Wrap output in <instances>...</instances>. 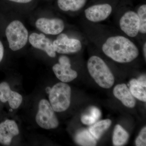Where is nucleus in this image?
Listing matches in <instances>:
<instances>
[{
    "label": "nucleus",
    "instance_id": "f257e3e1",
    "mask_svg": "<svg viewBox=\"0 0 146 146\" xmlns=\"http://www.w3.org/2000/svg\"><path fill=\"white\" fill-rule=\"evenodd\" d=\"M103 52L108 57L119 63H127L139 55L138 47L133 42L123 36L110 37L103 45Z\"/></svg>",
    "mask_w": 146,
    "mask_h": 146
},
{
    "label": "nucleus",
    "instance_id": "f03ea898",
    "mask_svg": "<svg viewBox=\"0 0 146 146\" xmlns=\"http://www.w3.org/2000/svg\"><path fill=\"white\" fill-rule=\"evenodd\" d=\"M87 68L89 74L99 86L104 89L111 88L115 83V77L110 69L101 58L93 56L89 58Z\"/></svg>",
    "mask_w": 146,
    "mask_h": 146
},
{
    "label": "nucleus",
    "instance_id": "7ed1b4c3",
    "mask_svg": "<svg viewBox=\"0 0 146 146\" xmlns=\"http://www.w3.org/2000/svg\"><path fill=\"white\" fill-rule=\"evenodd\" d=\"M50 103L55 112H64L71 103L70 86L65 82L56 84L48 89Z\"/></svg>",
    "mask_w": 146,
    "mask_h": 146
},
{
    "label": "nucleus",
    "instance_id": "20e7f679",
    "mask_svg": "<svg viewBox=\"0 0 146 146\" xmlns=\"http://www.w3.org/2000/svg\"><path fill=\"white\" fill-rule=\"evenodd\" d=\"M5 34L9 48L16 51L23 48L28 40L27 29L21 21H12L7 27Z\"/></svg>",
    "mask_w": 146,
    "mask_h": 146
},
{
    "label": "nucleus",
    "instance_id": "39448f33",
    "mask_svg": "<svg viewBox=\"0 0 146 146\" xmlns=\"http://www.w3.org/2000/svg\"><path fill=\"white\" fill-rule=\"evenodd\" d=\"M35 120L39 126L45 129H54L59 125L55 111L46 100L42 99L39 102Z\"/></svg>",
    "mask_w": 146,
    "mask_h": 146
},
{
    "label": "nucleus",
    "instance_id": "423d86ee",
    "mask_svg": "<svg viewBox=\"0 0 146 146\" xmlns=\"http://www.w3.org/2000/svg\"><path fill=\"white\" fill-rule=\"evenodd\" d=\"M56 52L62 54L75 53L79 52L82 45L78 39L69 38L66 34H60L53 42Z\"/></svg>",
    "mask_w": 146,
    "mask_h": 146
},
{
    "label": "nucleus",
    "instance_id": "0eeeda50",
    "mask_svg": "<svg viewBox=\"0 0 146 146\" xmlns=\"http://www.w3.org/2000/svg\"><path fill=\"white\" fill-rule=\"evenodd\" d=\"M120 28L127 36H137L139 32L140 21L137 13L132 11L125 12L119 21Z\"/></svg>",
    "mask_w": 146,
    "mask_h": 146
},
{
    "label": "nucleus",
    "instance_id": "6e6552de",
    "mask_svg": "<svg viewBox=\"0 0 146 146\" xmlns=\"http://www.w3.org/2000/svg\"><path fill=\"white\" fill-rule=\"evenodd\" d=\"M35 26L40 31L51 35L60 34L65 28L63 20L58 18H39L35 22Z\"/></svg>",
    "mask_w": 146,
    "mask_h": 146
},
{
    "label": "nucleus",
    "instance_id": "1a4fd4ad",
    "mask_svg": "<svg viewBox=\"0 0 146 146\" xmlns=\"http://www.w3.org/2000/svg\"><path fill=\"white\" fill-rule=\"evenodd\" d=\"M70 59L64 58L55 64L52 70L58 79L62 82L67 83L73 81L78 76V73L71 68Z\"/></svg>",
    "mask_w": 146,
    "mask_h": 146
},
{
    "label": "nucleus",
    "instance_id": "9d476101",
    "mask_svg": "<svg viewBox=\"0 0 146 146\" xmlns=\"http://www.w3.org/2000/svg\"><path fill=\"white\" fill-rule=\"evenodd\" d=\"M112 8L108 3L95 5L84 11L87 20L94 23H98L107 19L112 13Z\"/></svg>",
    "mask_w": 146,
    "mask_h": 146
},
{
    "label": "nucleus",
    "instance_id": "9b49d317",
    "mask_svg": "<svg viewBox=\"0 0 146 146\" xmlns=\"http://www.w3.org/2000/svg\"><path fill=\"white\" fill-rule=\"evenodd\" d=\"M23 100L21 94L11 90L8 83L3 82L0 83V101L2 102H8L11 108L16 109L21 106Z\"/></svg>",
    "mask_w": 146,
    "mask_h": 146
},
{
    "label": "nucleus",
    "instance_id": "f8f14e48",
    "mask_svg": "<svg viewBox=\"0 0 146 146\" xmlns=\"http://www.w3.org/2000/svg\"><path fill=\"white\" fill-rule=\"evenodd\" d=\"M29 42L33 47L45 52L48 56L54 58L56 52L52 41L43 34L33 33L29 38Z\"/></svg>",
    "mask_w": 146,
    "mask_h": 146
},
{
    "label": "nucleus",
    "instance_id": "ddd939ff",
    "mask_svg": "<svg viewBox=\"0 0 146 146\" xmlns=\"http://www.w3.org/2000/svg\"><path fill=\"white\" fill-rule=\"evenodd\" d=\"M19 132L17 124L13 120L7 119L0 123V144L9 145L13 137Z\"/></svg>",
    "mask_w": 146,
    "mask_h": 146
},
{
    "label": "nucleus",
    "instance_id": "4468645a",
    "mask_svg": "<svg viewBox=\"0 0 146 146\" xmlns=\"http://www.w3.org/2000/svg\"><path fill=\"white\" fill-rule=\"evenodd\" d=\"M113 94L125 106L129 108L135 107L136 100L131 93L129 89L125 84L116 85L113 90Z\"/></svg>",
    "mask_w": 146,
    "mask_h": 146
},
{
    "label": "nucleus",
    "instance_id": "2eb2a0df",
    "mask_svg": "<svg viewBox=\"0 0 146 146\" xmlns=\"http://www.w3.org/2000/svg\"><path fill=\"white\" fill-rule=\"evenodd\" d=\"M87 0H57L58 7L64 11H76L83 8Z\"/></svg>",
    "mask_w": 146,
    "mask_h": 146
},
{
    "label": "nucleus",
    "instance_id": "dca6fc26",
    "mask_svg": "<svg viewBox=\"0 0 146 146\" xmlns=\"http://www.w3.org/2000/svg\"><path fill=\"white\" fill-rule=\"evenodd\" d=\"M112 124V121L108 119L97 121L91 125L89 131L96 140H99Z\"/></svg>",
    "mask_w": 146,
    "mask_h": 146
},
{
    "label": "nucleus",
    "instance_id": "f3484780",
    "mask_svg": "<svg viewBox=\"0 0 146 146\" xmlns=\"http://www.w3.org/2000/svg\"><path fill=\"white\" fill-rule=\"evenodd\" d=\"M75 141L77 144L81 146H94L97 144L96 140L87 129H82L77 132Z\"/></svg>",
    "mask_w": 146,
    "mask_h": 146
},
{
    "label": "nucleus",
    "instance_id": "a211bd4d",
    "mask_svg": "<svg viewBox=\"0 0 146 146\" xmlns=\"http://www.w3.org/2000/svg\"><path fill=\"white\" fill-rule=\"evenodd\" d=\"M100 110L95 106H92L86 113L82 115L81 121L84 124L91 125L98 121L101 117Z\"/></svg>",
    "mask_w": 146,
    "mask_h": 146
},
{
    "label": "nucleus",
    "instance_id": "6ab92c4d",
    "mask_svg": "<svg viewBox=\"0 0 146 146\" xmlns=\"http://www.w3.org/2000/svg\"><path fill=\"white\" fill-rule=\"evenodd\" d=\"M128 133L120 125L115 127L113 132L112 142L114 146H121L125 144L128 140Z\"/></svg>",
    "mask_w": 146,
    "mask_h": 146
},
{
    "label": "nucleus",
    "instance_id": "aec40b11",
    "mask_svg": "<svg viewBox=\"0 0 146 146\" xmlns=\"http://www.w3.org/2000/svg\"><path fill=\"white\" fill-rule=\"evenodd\" d=\"M129 91L133 97L141 101L146 102L145 87L138 83L137 79H133L129 82Z\"/></svg>",
    "mask_w": 146,
    "mask_h": 146
},
{
    "label": "nucleus",
    "instance_id": "412c9836",
    "mask_svg": "<svg viewBox=\"0 0 146 146\" xmlns=\"http://www.w3.org/2000/svg\"><path fill=\"white\" fill-rule=\"evenodd\" d=\"M137 15L140 21L139 32L143 34L146 33V5H141L138 9Z\"/></svg>",
    "mask_w": 146,
    "mask_h": 146
},
{
    "label": "nucleus",
    "instance_id": "4be33fe9",
    "mask_svg": "<svg viewBox=\"0 0 146 146\" xmlns=\"http://www.w3.org/2000/svg\"><path fill=\"white\" fill-rule=\"evenodd\" d=\"M136 146H145L146 145V127L142 129L135 141Z\"/></svg>",
    "mask_w": 146,
    "mask_h": 146
},
{
    "label": "nucleus",
    "instance_id": "5701e85b",
    "mask_svg": "<svg viewBox=\"0 0 146 146\" xmlns=\"http://www.w3.org/2000/svg\"><path fill=\"white\" fill-rule=\"evenodd\" d=\"M10 2L20 4H26L32 2L33 0H7Z\"/></svg>",
    "mask_w": 146,
    "mask_h": 146
},
{
    "label": "nucleus",
    "instance_id": "b1692460",
    "mask_svg": "<svg viewBox=\"0 0 146 146\" xmlns=\"http://www.w3.org/2000/svg\"><path fill=\"white\" fill-rule=\"evenodd\" d=\"M138 83L140 84L141 86H143V87H146V76L143 75L141 76L140 77L137 79Z\"/></svg>",
    "mask_w": 146,
    "mask_h": 146
},
{
    "label": "nucleus",
    "instance_id": "393cba45",
    "mask_svg": "<svg viewBox=\"0 0 146 146\" xmlns=\"http://www.w3.org/2000/svg\"><path fill=\"white\" fill-rule=\"evenodd\" d=\"M4 52V49L3 46L2 42L0 41V63L2 60L3 57Z\"/></svg>",
    "mask_w": 146,
    "mask_h": 146
},
{
    "label": "nucleus",
    "instance_id": "a878e982",
    "mask_svg": "<svg viewBox=\"0 0 146 146\" xmlns=\"http://www.w3.org/2000/svg\"><path fill=\"white\" fill-rule=\"evenodd\" d=\"M143 53L145 58H146V44L145 43L143 46Z\"/></svg>",
    "mask_w": 146,
    "mask_h": 146
}]
</instances>
